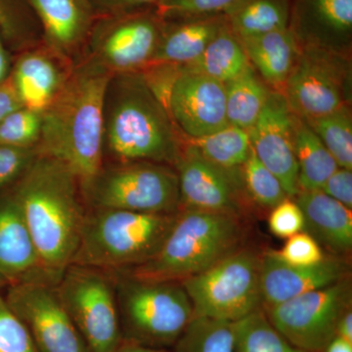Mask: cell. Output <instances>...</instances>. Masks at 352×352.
Instances as JSON below:
<instances>
[{
	"label": "cell",
	"mask_w": 352,
	"mask_h": 352,
	"mask_svg": "<svg viewBox=\"0 0 352 352\" xmlns=\"http://www.w3.org/2000/svg\"><path fill=\"white\" fill-rule=\"evenodd\" d=\"M201 156L228 170H240L252 151L248 131L227 124L219 131L195 139H186Z\"/></svg>",
	"instance_id": "cell-29"
},
{
	"label": "cell",
	"mask_w": 352,
	"mask_h": 352,
	"mask_svg": "<svg viewBox=\"0 0 352 352\" xmlns=\"http://www.w3.org/2000/svg\"><path fill=\"white\" fill-rule=\"evenodd\" d=\"M24 107L17 94L12 78L9 76L0 82V122L9 113Z\"/></svg>",
	"instance_id": "cell-43"
},
{
	"label": "cell",
	"mask_w": 352,
	"mask_h": 352,
	"mask_svg": "<svg viewBox=\"0 0 352 352\" xmlns=\"http://www.w3.org/2000/svg\"><path fill=\"white\" fill-rule=\"evenodd\" d=\"M56 291L89 351L115 352L122 337L112 273L69 264Z\"/></svg>",
	"instance_id": "cell-9"
},
{
	"label": "cell",
	"mask_w": 352,
	"mask_h": 352,
	"mask_svg": "<svg viewBox=\"0 0 352 352\" xmlns=\"http://www.w3.org/2000/svg\"><path fill=\"white\" fill-rule=\"evenodd\" d=\"M238 0H159L155 7L166 20L224 14Z\"/></svg>",
	"instance_id": "cell-37"
},
{
	"label": "cell",
	"mask_w": 352,
	"mask_h": 352,
	"mask_svg": "<svg viewBox=\"0 0 352 352\" xmlns=\"http://www.w3.org/2000/svg\"><path fill=\"white\" fill-rule=\"evenodd\" d=\"M294 147L300 190L321 189L338 168L337 162L305 120L295 116Z\"/></svg>",
	"instance_id": "cell-27"
},
{
	"label": "cell",
	"mask_w": 352,
	"mask_h": 352,
	"mask_svg": "<svg viewBox=\"0 0 352 352\" xmlns=\"http://www.w3.org/2000/svg\"><path fill=\"white\" fill-rule=\"evenodd\" d=\"M111 273L122 340L161 351L173 349L194 318L182 283Z\"/></svg>",
	"instance_id": "cell-6"
},
{
	"label": "cell",
	"mask_w": 352,
	"mask_h": 352,
	"mask_svg": "<svg viewBox=\"0 0 352 352\" xmlns=\"http://www.w3.org/2000/svg\"><path fill=\"white\" fill-rule=\"evenodd\" d=\"M115 352H168V351H161V349H153L149 347L139 346L133 342L122 340L120 346L116 349Z\"/></svg>",
	"instance_id": "cell-47"
},
{
	"label": "cell",
	"mask_w": 352,
	"mask_h": 352,
	"mask_svg": "<svg viewBox=\"0 0 352 352\" xmlns=\"http://www.w3.org/2000/svg\"><path fill=\"white\" fill-rule=\"evenodd\" d=\"M38 155V146L0 145V189L15 184Z\"/></svg>",
	"instance_id": "cell-38"
},
{
	"label": "cell",
	"mask_w": 352,
	"mask_h": 352,
	"mask_svg": "<svg viewBox=\"0 0 352 352\" xmlns=\"http://www.w3.org/2000/svg\"><path fill=\"white\" fill-rule=\"evenodd\" d=\"M112 74L83 57L41 113L39 154L54 157L87 182L104 164V107Z\"/></svg>",
	"instance_id": "cell-2"
},
{
	"label": "cell",
	"mask_w": 352,
	"mask_h": 352,
	"mask_svg": "<svg viewBox=\"0 0 352 352\" xmlns=\"http://www.w3.org/2000/svg\"><path fill=\"white\" fill-rule=\"evenodd\" d=\"M4 298L31 333L39 352H90L62 305L56 285L10 284Z\"/></svg>",
	"instance_id": "cell-13"
},
{
	"label": "cell",
	"mask_w": 352,
	"mask_h": 352,
	"mask_svg": "<svg viewBox=\"0 0 352 352\" xmlns=\"http://www.w3.org/2000/svg\"><path fill=\"white\" fill-rule=\"evenodd\" d=\"M7 286H9L8 280H7L6 277L2 276V275L0 274V289L6 288V287Z\"/></svg>",
	"instance_id": "cell-48"
},
{
	"label": "cell",
	"mask_w": 352,
	"mask_h": 352,
	"mask_svg": "<svg viewBox=\"0 0 352 352\" xmlns=\"http://www.w3.org/2000/svg\"><path fill=\"white\" fill-rule=\"evenodd\" d=\"M349 276L325 288L308 292L271 307L264 314L292 344L308 352H323L337 337L338 324L351 309Z\"/></svg>",
	"instance_id": "cell-12"
},
{
	"label": "cell",
	"mask_w": 352,
	"mask_h": 352,
	"mask_svg": "<svg viewBox=\"0 0 352 352\" xmlns=\"http://www.w3.org/2000/svg\"><path fill=\"white\" fill-rule=\"evenodd\" d=\"M252 68L274 91H283L302 47L289 28L239 38Z\"/></svg>",
	"instance_id": "cell-24"
},
{
	"label": "cell",
	"mask_w": 352,
	"mask_h": 352,
	"mask_svg": "<svg viewBox=\"0 0 352 352\" xmlns=\"http://www.w3.org/2000/svg\"><path fill=\"white\" fill-rule=\"evenodd\" d=\"M11 195L31 233L41 266L57 285L72 263L87 208L80 180L54 157L39 154Z\"/></svg>",
	"instance_id": "cell-1"
},
{
	"label": "cell",
	"mask_w": 352,
	"mask_h": 352,
	"mask_svg": "<svg viewBox=\"0 0 352 352\" xmlns=\"http://www.w3.org/2000/svg\"><path fill=\"white\" fill-rule=\"evenodd\" d=\"M226 117L229 124L249 131L258 120L271 92L252 66L226 83Z\"/></svg>",
	"instance_id": "cell-28"
},
{
	"label": "cell",
	"mask_w": 352,
	"mask_h": 352,
	"mask_svg": "<svg viewBox=\"0 0 352 352\" xmlns=\"http://www.w3.org/2000/svg\"><path fill=\"white\" fill-rule=\"evenodd\" d=\"M289 29L302 48L351 57L352 0H292Z\"/></svg>",
	"instance_id": "cell-17"
},
{
	"label": "cell",
	"mask_w": 352,
	"mask_h": 352,
	"mask_svg": "<svg viewBox=\"0 0 352 352\" xmlns=\"http://www.w3.org/2000/svg\"><path fill=\"white\" fill-rule=\"evenodd\" d=\"M41 23L43 43L76 64L85 55L97 15L90 0H29Z\"/></svg>",
	"instance_id": "cell-19"
},
{
	"label": "cell",
	"mask_w": 352,
	"mask_h": 352,
	"mask_svg": "<svg viewBox=\"0 0 352 352\" xmlns=\"http://www.w3.org/2000/svg\"><path fill=\"white\" fill-rule=\"evenodd\" d=\"M327 148L340 168L352 170V115L351 106L303 120Z\"/></svg>",
	"instance_id": "cell-31"
},
{
	"label": "cell",
	"mask_w": 352,
	"mask_h": 352,
	"mask_svg": "<svg viewBox=\"0 0 352 352\" xmlns=\"http://www.w3.org/2000/svg\"><path fill=\"white\" fill-rule=\"evenodd\" d=\"M349 276V264L338 258H325L314 265L285 263L276 251L261 258V291L264 307H274L315 289L325 288Z\"/></svg>",
	"instance_id": "cell-18"
},
{
	"label": "cell",
	"mask_w": 352,
	"mask_h": 352,
	"mask_svg": "<svg viewBox=\"0 0 352 352\" xmlns=\"http://www.w3.org/2000/svg\"><path fill=\"white\" fill-rule=\"evenodd\" d=\"M168 110L186 139L208 135L229 124L226 85L182 67L171 89Z\"/></svg>",
	"instance_id": "cell-16"
},
{
	"label": "cell",
	"mask_w": 352,
	"mask_h": 352,
	"mask_svg": "<svg viewBox=\"0 0 352 352\" xmlns=\"http://www.w3.org/2000/svg\"><path fill=\"white\" fill-rule=\"evenodd\" d=\"M231 324L234 352H308L285 339L271 325L263 308Z\"/></svg>",
	"instance_id": "cell-30"
},
{
	"label": "cell",
	"mask_w": 352,
	"mask_h": 352,
	"mask_svg": "<svg viewBox=\"0 0 352 352\" xmlns=\"http://www.w3.org/2000/svg\"><path fill=\"white\" fill-rule=\"evenodd\" d=\"M241 175L248 195L261 207L273 208L288 197L281 182L259 161L252 148L241 166Z\"/></svg>",
	"instance_id": "cell-34"
},
{
	"label": "cell",
	"mask_w": 352,
	"mask_h": 352,
	"mask_svg": "<svg viewBox=\"0 0 352 352\" xmlns=\"http://www.w3.org/2000/svg\"><path fill=\"white\" fill-rule=\"evenodd\" d=\"M324 193L340 201L346 208L352 207V171L339 168L322 185Z\"/></svg>",
	"instance_id": "cell-41"
},
{
	"label": "cell",
	"mask_w": 352,
	"mask_h": 352,
	"mask_svg": "<svg viewBox=\"0 0 352 352\" xmlns=\"http://www.w3.org/2000/svg\"><path fill=\"white\" fill-rule=\"evenodd\" d=\"M74 66L43 43L25 50L11 76L23 106L43 113L63 87Z\"/></svg>",
	"instance_id": "cell-21"
},
{
	"label": "cell",
	"mask_w": 352,
	"mask_h": 352,
	"mask_svg": "<svg viewBox=\"0 0 352 352\" xmlns=\"http://www.w3.org/2000/svg\"><path fill=\"white\" fill-rule=\"evenodd\" d=\"M175 168L179 183L180 210L240 217L245 192L241 168L228 170L210 163L186 140Z\"/></svg>",
	"instance_id": "cell-14"
},
{
	"label": "cell",
	"mask_w": 352,
	"mask_h": 352,
	"mask_svg": "<svg viewBox=\"0 0 352 352\" xmlns=\"http://www.w3.org/2000/svg\"><path fill=\"white\" fill-rule=\"evenodd\" d=\"M194 317L233 323L261 308V258L240 249L182 280Z\"/></svg>",
	"instance_id": "cell-8"
},
{
	"label": "cell",
	"mask_w": 352,
	"mask_h": 352,
	"mask_svg": "<svg viewBox=\"0 0 352 352\" xmlns=\"http://www.w3.org/2000/svg\"><path fill=\"white\" fill-rule=\"evenodd\" d=\"M268 224L271 232L275 236L288 239L295 234L302 232L305 227V217L298 204L287 197L272 208Z\"/></svg>",
	"instance_id": "cell-40"
},
{
	"label": "cell",
	"mask_w": 352,
	"mask_h": 352,
	"mask_svg": "<svg viewBox=\"0 0 352 352\" xmlns=\"http://www.w3.org/2000/svg\"><path fill=\"white\" fill-rule=\"evenodd\" d=\"M251 66L239 38L228 24L223 25L200 57L193 63L182 67L184 71L200 74L226 83L244 73Z\"/></svg>",
	"instance_id": "cell-25"
},
{
	"label": "cell",
	"mask_w": 352,
	"mask_h": 352,
	"mask_svg": "<svg viewBox=\"0 0 352 352\" xmlns=\"http://www.w3.org/2000/svg\"><path fill=\"white\" fill-rule=\"evenodd\" d=\"M292 0H238L226 15L238 38H251L289 28Z\"/></svg>",
	"instance_id": "cell-26"
},
{
	"label": "cell",
	"mask_w": 352,
	"mask_h": 352,
	"mask_svg": "<svg viewBox=\"0 0 352 352\" xmlns=\"http://www.w3.org/2000/svg\"><path fill=\"white\" fill-rule=\"evenodd\" d=\"M0 352H39L31 333L0 295Z\"/></svg>",
	"instance_id": "cell-36"
},
{
	"label": "cell",
	"mask_w": 352,
	"mask_h": 352,
	"mask_svg": "<svg viewBox=\"0 0 352 352\" xmlns=\"http://www.w3.org/2000/svg\"><path fill=\"white\" fill-rule=\"evenodd\" d=\"M87 208L176 214L180 210L179 183L175 168L152 162L104 163L80 184Z\"/></svg>",
	"instance_id": "cell-7"
},
{
	"label": "cell",
	"mask_w": 352,
	"mask_h": 352,
	"mask_svg": "<svg viewBox=\"0 0 352 352\" xmlns=\"http://www.w3.org/2000/svg\"><path fill=\"white\" fill-rule=\"evenodd\" d=\"M171 349L173 352H234L232 324L194 317Z\"/></svg>",
	"instance_id": "cell-32"
},
{
	"label": "cell",
	"mask_w": 352,
	"mask_h": 352,
	"mask_svg": "<svg viewBox=\"0 0 352 352\" xmlns=\"http://www.w3.org/2000/svg\"><path fill=\"white\" fill-rule=\"evenodd\" d=\"M323 352H352V342L337 336L331 340Z\"/></svg>",
	"instance_id": "cell-46"
},
{
	"label": "cell",
	"mask_w": 352,
	"mask_h": 352,
	"mask_svg": "<svg viewBox=\"0 0 352 352\" xmlns=\"http://www.w3.org/2000/svg\"><path fill=\"white\" fill-rule=\"evenodd\" d=\"M0 34L25 50L43 43L41 23L29 0H0Z\"/></svg>",
	"instance_id": "cell-33"
},
{
	"label": "cell",
	"mask_w": 352,
	"mask_h": 352,
	"mask_svg": "<svg viewBox=\"0 0 352 352\" xmlns=\"http://www.w3.org/2000/svg\"><path fill=\"white\" fill-rule=\"evenodd\" d=\"M178 212L147 214L87 208L80 243L71 264L108 272L138 267L161 249Z\"/></svg>",
	"instance_id": "cell-5"
},
{
	"label": "cell",
	"mask_w": 352,
	"mask_h": 352,
	"mask_svg": "<svg viewBox=\"0 0 352 352\" xmlns=\"http://www.w3.org/2000/svg\"><path fill=\"white\" fill-rule=\"evenodd\" d=\"M244 236L238 215L180 210L159 252L147 263L120 273L182 282L240 250Z\"/></svg>",
	"instance_id": "cell-4"
},
{
	"label": "cell",
	"mask_w": 352,
	"mask_h": 352,
	"mask_svg": "<svg viewBox=\"0 0 352 352\" xmlns=\"http://www.w3.org/2000/svg\"><path fill=\"white\" fill-rule=\"evenodd\" d=\"M9 67H10V61H9L8 52L6 47V41L0 34V82L6 80Z\"/></svg>",
	"instance_id": "cell-45"
},
{
	"label": "cell",
	"mask_w": 352,
	"mask_h": 352,
	"mask_svg": "<svg viewBox=\"0 0 352 352\" xmlns=\"http://www.w3.org/2000/svg\"><path fill=\"white\" fill-rule=\"evenodd\" d=\"M254 154L293 198L300 192L294 134L295 115L282 92L271 90L263 112L248 131Z\"/></svg>",
	"instance_id": "cell-15"
},
{
	"label": "cell",
	"mask_w": 352,
	"mask_h": 352,
	"mask_svg": "<svg viewBox=\"0 0 352 352\" xmlns=\"http://www.w3.org/2000/svg\"><path fill=\"white\" fill-rule=\"evenodd\" d=\"M186 138L139 73L113 75L104 107V159L173 166Z\"/></svg>",
	"instance_id": "cell-3"
},
{
	"label": "cell",
	"mask_w": 352,
	"mask_h": 352,
	"mask_svg": "<svg viewBox=\"0 0 352 352\" xmlns=\"http://www.w3.org/2000/svg\"><path fill=\"white\" fill-rule=\"evenodd\" d=\"M163 25L154 6L97 16L83 57L113 76L139 73L152 63Z\"/></svg>",
	"instance_id": "cell-10"
},
{
	"label": "cell",
	"mask_w": 352,
	"mask_h": 352,
	"mask_svg": "<svg viewBox=\"0 0 352 352\" xmlns=\"http://www.w3.org/2000/svg\"><path fill=\"white\" fill-rule=\"evenodd\" d=\"M41 113L25 107L0 122V145L36 147L41 138Z\"/></svg>",
	"instance_id": "cell-35"
},
{
	"label": "cell",
	"mask_w": 352,
	"mask_h": 352,
	"mask_svg": "<svg viewBox=\"0 0 352 352\" xmlns=\"http://www.w3.org/2000/svg\"><path fill=\"white\" fill-rule=\"evenodd\" d=\"M296 203L305 217V232L335 256L349 254L352 248L351 208L322 190H300Z\"/></svg>",
	"instance_id": "cell-22"
},
{
	"label": "cell",
	"mask_w": 352,
	"mask_h": 352,
	"mask_svg": "<svg viewBox=\"0 0 352 352\" xmlns=\"http://www.w3.org/2000/svg\"><path fill=\"white\" fill-rule=\"evenodd\" d=\"M338 337L352 342V312L351 309L347 310L346 314L342 315V318L338 324Z\"/></svg>",
	"instance_id": "cell-44"
},
{
	"label": "cell",
	"mask_w": 352,
	"mask_h": 352,
	"mask_svg": "<svg viewBox=\"0 0 352 352\" xmlns=\"http://www.w3.org/2000/svg\"><path fill=\"white\" fill-rule=\"evenodd\" d=\"M97 16L155 6L159 0H90Z\"/></svg>",
	"instance_id": "cell-42"
},
{
	"label": "cell",
	"mask_w": 352,
	"mask_h": 352,
	"mask_svg": "<svg viewBox=\"0 0 352 352\" xmlns=\"http://www.w3.org/2000/svg\"><path fill=\"white\" fill-rule=\"evenodd\" d=\"M282 94L291 112L302 120L351 106V57L320 48L302 47Z\"/></svg>",
	"instance_id": "cell-11"
},
{
	"label": "cell",
	"mask_w": 352,
	"mask_h": 352,
	"mask_svg": "<svg viewBox=\"0 0 352 352\" xmlns=\"http://www.w3.org/2000/svg\"><path fill=\"white\" fill-rule=\"evenodd\" d=\"M0 274L9 285L19 282L56 285L41 266L31 233L11 193L0 199Z\"/></svg>",
	"instance_id": "cell-20"
},
{
	"label": "cell",
	"mask_w": 352,
	"mask_h": 352,
	"mask_svg": "<svg viewBox=\"0 0 352 352\" xmlns=\"http://www.w3.org/2000/svg\"><path fill=\"white\" fill-rule=\"evenodd\" d=\"M226 24L224 14L164 19L161 38L151 64L184 67L193 63Z\"/></svg>",
	"instance_id": "cell-23"
},
{
	"label": "cell",
	"mask_w": 352,
	"mask_h": 352,
	"mask_svg": "<svg viewBox=\"0 0 352 352\" xmlns=\"http://www.w3.org/2000/svg\"><path fill=\"white\" fill-rule=\"evenodd\" d=\"M276 252L282 261L293 265H314L325 258L318 243L309 234L302 231L288 238L283 249Z\"/></svg>",
	"instance_id": "cell-39"
}]
</instances>
